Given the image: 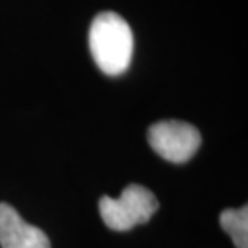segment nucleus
Masks as SVG:
<instances>
[{
  "mask_svg": "<svg viewBox=\"0 0 248 248\" xmlns=\"http://www.w3.org/2000/svg\"><path fill=\"white\" fill-rule=\"evenodd\" d=\"M0 247L2 248H50L42 229L28 224L8 203H0Z\"/></svg>",
  "mask_w": 248,
  "mask_h": 248,
  "instance_id": "obj_4",
  "label": "nucleus"
},
{
  "mask_svg": "<svg viewBox=\"0 0 248 248\" xmlns=\"http://www.w3.org/2000/svg\"><path fill=\"white\" fill-rule=\"evenodd\" d=\"M160 208L155 193L147 187L131 184L121 192L120 198L102 197L98 202V211L103 222L111 231L126 232L139 224H145L152 219Z\"/></svg>",
  "mask_w": 248,
  "mask_h": 248,
  "instance_id": "obj_2",
  "label": "nucleus"
},
{
  "mask_svg": "<svg viewBox=\"0 0 248 248\" xmlns=\"http://www.w3.org/2000/svg\"><path fill=\"white\" fill-rule=\"evenodd\" d=\"M89 48L107 76L126 73L134 52V36L126 19L115 12L98 13L89 29Z\"/></svg>",
  "mask_w": 248,
  "mask_h": 248,
  "instance_id": "obj_1",
  "label": "nucleus"
},
{
  "mask_svg": "<svg viewBox=\"0 0 248 248\" xmlns=\"http://www.w3.org/2000/svg\"><path fill=\"white\" fill-rule=\"evenodd\" d=\"M221 227L237 248H248V206L226 208L219 215Z\"/></svg>",
  "mask_w": 248,
  "mask_h": 248,
  "instance_id": "obj_5",
  "label": "nucleus"
},
{
  "mask_svg": "<svg viewBox=\"0 0 248 248\" xmlns=\"http://www.w3.org/2000/svg\"><path fill=\"white\" fill-rule=\"evenodd\" d=\"M148 143L158 155L171 163H187L202 145V136L192 124L168 120L148 129Z\"/></svg>",
  "mask_w": 248,
  "mask_h": 248,
  "instance_id": "obj_3",
  "label": "nucleus"
}]
</instances>
